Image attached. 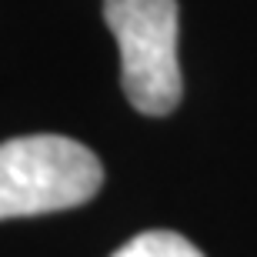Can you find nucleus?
Returning a JSON list of instances; mask_svg holds the SVG:
<instances>
[{"label": "nucleus", "mask_w": 257, "mask_h": 257, "mask_svg": "<svg viewBox=\"0 0 257 257\" xmlns=\"http://www.w3.org/2000/svg\"><path fill=\"white\" fill-rule=\"evenodd\" d=\"M104 24L120 47V84L134 110L164 117L181 104L177 0H104Z\"/></svg>", "instance_id": "nucleus-2"}, {"label": "nucleus", "mask_w": 257, "mask_h": 257, "mask_svg": "<svg viewBox=\"0 0 257 257\" xmlns=\"http://www.w3.org/2000/svg\"><path fill=\"white\" fill-rule=\"evenodd\" d=\"M110 257H204L184 234L174 230H144L131 237L124 247H117Z\"/></svg>", "instance_id": "nucleus-3"}, {"label": "nucleus", "mask_w": 257, "mask_h": 257, "mask_svg": "<svg viewBox=\"0 0 257 257\" xmlns=\"http://www.w3.org/2000/svg\"><path fill=\"white\" fill-rule=\"evenodd\" d=\"M104 184L97 154L60 134L14 137L0 147V217H37L94 200Z\"/></svg>", "instance_id": "nucleus-1"}]
</instances>
